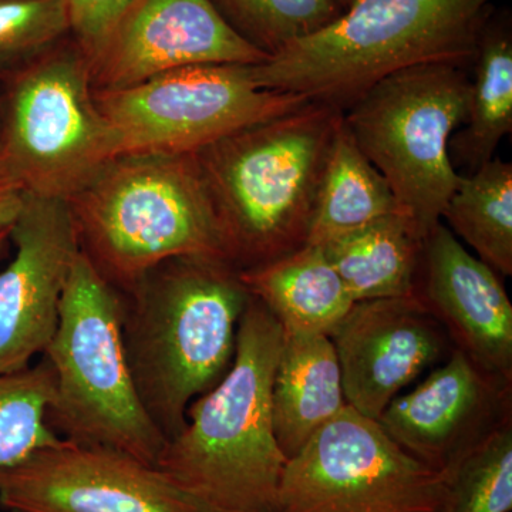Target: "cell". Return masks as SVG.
I'll return each mask as SVG.
<instances>
[{
  "label": "cell",
  "mask_w": 512,
  "mask_h": 512,
  "mask_svg": "<svg viewBox=\"0 0 512 512\" xmlns=\"http://www.w3.org/2000/svg\"><path fill=\"white\" fill-rule=\"evenodd\" d=\"M0 505L9 512H202L156 467L66 440L0 468Z\"/></svg>",
  "instance_id": "obj_11"
},
{
  "label": "cell",
  "mask_w": 512,
  "mask_h": 512,
  "mask_svg": "<svg viewBox=\"0 0 512 512\" xmlns=\"http://www.w3.org/2000/svg\"><path fill=\"white\" fill-rule=\"evenodd\" d=\"M10 184L5 177H3L2 171H0V185Z\"/></svg>",
  "instance_id": "obj_31"
},
{
  "label": "cell",
  "mask_w": 512,
  "mask_h": 512,
  "mask_svg": "<svg viewBox=\"0 0 512 512\" xmlns=\"http://www.w3.org/2000/svg\"><path fill=\"white\" fill-rule=\"evenodd\" d=\"M343 111L320 101L241 128L194 154L239 271L308 241L316 192Z\"/></svg>",
  "instance_id": "obj_4"
},
{
  "label": "cell",
  "mask_w": 512,
  "mask_h": 512,
  "mask_svg": "<svg viewBox=\"0 0 512 512\" xmlns=\"http://www.w3.org/2000/svg\"><path fill=\"white\" fill-rule=\"evenodd\" d=\"M377 421L410 456L447 478L512 423V376L488 372L453 349L423 382L393 399Z\"/></svg>",
  "instance_id": "obj_12"
},
{
  "label": "cell",
  "mask_w": 512,
  "mask_h": 512,
  "mask_svg": "<svg viewBox=\"0 0 512 512\" xmlns=\"http://www.w3.org/2000/svg\"><path fill=\"white\" fill-rule=\"evenodd\" d=\"M446 478L348 406L286 461L276 512H439Z\"/></svg>",
  "instance_id": "obj_10"
},
{
  "label": "cell",
  "mask_w": 512,
  "mask_h": 512,
  "mask_svg": "<svg viewBox=\"0 0 512 512\" xmlns=\"http://www.w3.org/2000/svg\"><path fill=\"white\" fill-rule=\"evenodd\" d=\"M463 131L451 137V161L471 171L493 160L512 131V32L507 16L485 22L474 56Z\"/></svg>",
  "instance_id": "obj_21"
},
{
  "label": "cell",
  "mask_w": 512,
  "mask_h": 512,
  "mask_svg": "<svg viewBox=\"0 0 512 512\" xmlns=\"http://www.w3.org/2000/svg\"><path fill=\"white\" fill-rule=\"evenodd\" d=\"M282 340L278 320L251 296L231 367L190 404L158 456L157 470L202 512H276L288 461L272 417Z\"/></svg>",
  "instance_id": "obj_2"
},
{
  "label": "cell",
  "mask_w": 512,
  "mask_h": 512,
  "mask_svg": "<svg viewBox=\"0 0 512 512\" xmlns=\"http://www.w3.org/2000/svg\"><path fill=\"white\" fill-rule=\"evenodd\" d=\"M80 248L119 293L175 258L232 264L194 154H126L69 201Z\"/></svg>",
  "instance_id": "obj_5"
},
{
  "label": "cell",
  "mask_w": 512,
  "mask_h": 512,
  "mask_svg": "<svg viewBox=\"0 0 512 512\" xmlns=\"http://www.w3.org/2000/svg\"><path fill=\"white\" fill-rule=\"evenodd\" d=\"M9 239L15 255L0 271V375L28 369L45 352L82 252L69 204L56 198L25 194Z\"/></svg>",
  "instance_id": "obj_13"
},
{
  "label": "cell",
  "mask_w": 512,
  "mask_h": 512,
  "mask_svg": "<svg viewBox=\"0 0 512 512\" xmlns=\"http://www.w3.org/2000/svg\"><path fill=\"white\" fill-rule=\"evenodd\" d=\"M25 194L15 185H0V229L12 227L22 210Z\"/></svg>",
  "instance_id": "obj_28"
},
{
  "label": "cell",
  "mask_w": 512,
  "mask_h": 512,
  "mask_svg": "<svg viewBox=\"0 0 512 512\" xmlns=\"http://www.w3.org/2000/svg\"><path fill=\"white\" fill-rule=\"evenodd\" d=\"M249 295L274 315L285 335H326L352 308L325 249L305 244L268 264L239 271Z\"/></svg>",
  "instance_id": "obj_18"
},
{
  "label": "cell",
  "mask_w": 512,
  "mask_h": 512,
  "mask_svg": "<svg viewBox=\"0 0 512 512\" xmlns=\"http://www.w3.org/2000/svg\"><path fill=\"white\" fill-rule=\"evenodd\" d=\"M512 511V423L474 450L446 478L439 512Z\"/></svg>",
  "instance_id": "obj_25"
},
{
  "label": "cell",
  "mask_w": 512,
  "mask_h": 512,
  "mask_svg": "<svg viewBox=\"0 0 512 512\" xmlns=\"http://www.w3.org/2000/svg\"><path fill=\"white\" fill-rule=\"evenodd\" d=\"M336 2L339 3L340 8L346 9V8H348V6L350 5V2H352V0H336Z\"/></svg>",
  "instance_id": "obj_30"
},
{
  "label": "cell",
  "mask_w": 512,
  "mask_h": 512,
  "mask_svg": "<svg viewBox=\"0 0 512 512\" xmlns=\"http://www.w3.org/2000/svg\"><path fill=\"white\" fill-rule=\"evenodd\" d=\"M254 64H195L120 89H94V100L126 154H195L241 128L308 104L302 94L264 89Z\"/></svg>",
  "instance_id": "obj_9"
},
{
  "label": "cell",
  "mask_w": 512,
  "mask_h": 512,
  "mask_svg": "<svg viewBox=\"0 0 512 512\" xmlns=\"http://www.w3.org/2000/svg\"><path fill=\"white\" fill-rule=\"evenodd\" d=\"M424 239L404 212L323 245L353 303L416 291Z\"/></svg>",
  "instance_id": "obj_19"
},
{
  "label": "cell",
  "mask_w": 512,
  "mask_h": 512,
  "mask_svg": "<svg viewBox=\"0 0 512 512\" xmlns=\"http://www.w3.org/2000/svg\"><path fill=\"white\" fill-rule=\"evenodd\" d=\"M10 79L0 133V171L23 194L69 201L119 156L94 100L92 69L63 40Z\"/></svg>",
  "instance_id": "obj_8"
},
{
  "label": "cell",
  "mask_w": 512,
  "mask_h": 512,
  "mask_svg": "<svg viewBox=\"0 0 512 512\" xmlns=\"http://www.w3.org/2000/svg\"><path fill=\"white\" fill-rule=\"evenodd\" d=\"M348 406L335 348L326 335H285L272 384V417L286 458Z\"/></svg>",
  "instance_id": "obj_17"
},
{
  "label": "cell",
  "mask_w": 512,
  "mask_h": 512,
  "mask_svg": "<svg viewBox=\"0 0 512 512\" xmlns=\"http://www.w3.org/2000/svg\"><path fill=\"white\" fill-rule=\"evenodd\" d=\"M136 0H66L74 45L92 66Z\"/></svg>",
  "instance_id": "obj_27"
},
{
  "label": "cell",
  "mask_w": 512,
  "mask_h": 512,
  "mask_svg": "<svg viewBox=\"0 0 512 512\" xmlns=\"http://www.w3.org/2000/svg\"><path fill=\"white\" fill-rule=\"evenodd\" d=\"M494 0H352L318 32L252 66L259 87L345 111L380 80L420 66L473 63Z\"/></svg>",
  "instance_id": "obj_3"
},
{
  "label": "cell",
  "mask_w": 512,
  "mask_h": 512,
  "mask_svg": "<svg viewBox=\"0 0 512 512\" xmlns=\"http://www.w3.org/2000/svg\"><path fill=\"white\" fill-rule=\"evenodd\" d=\"M414 295L454 349L488 372L512 376V303L503 282L443 222L424 239Z\"/></svg>",
  "instance_id": "obj_16"
},
{
  "label": "cell",
  "mask_w": 512,
  "mask_h": 512,
  "mask_svg": "<svg viewBox=\"0 0 512 512\" xmlns=\"http://www.w3.org/2000/svg\"><path fill=\"white\" fill-rule=\"evenodd\" d=\"M52 376L45 360L0 375V468L62 441L47 421Z\"/></svg>",
  "instance_id": "obj_24"
},
{
  "label": "cell",
  "mask_w": 512,
  "mask_h": 512,
  "mask_svg": "<svg viewBox=\"0 0 512 512\" xmlns=\"http://www.w3.org/2000/svg\"><path fill=\"white\" fill-rule=\"evenodd\" d=\"M468 92L464 66L420 64L380 80L343 111L357 147L423 239L441 222L463 177L450 141L466 120Z\"/></svg>",
  "instance_id": "obj_7"
},
{
  "label": "cell",
  "mask_w": 512,
  "mask_h": 512,
  "mask_svg": "<svg viewBox=\"0 0 512 512\" xmlns=\"http://www.w3.org/2000/svg\"><path fill=\"white\" fill-rule=\"evenodd\" d=\"M120 298L121 335L138 397L165 441L173 439L190 404L231 367L251 295L227 261L175 258Z\"/></svg>",
  "instance_id": "obj_1"
},
{
  "label": "cell",
  "mask_w": 512,
  "mask_h": 512,
  "mask_svg": "<svg viewBox=\"0 0 512 512\" xmlns=\"http://www.w3.org/2000/svg\"><path fill=\"white\" fill-rule=\"evenodd\" d=\"M268 59L229 28L211 0H136L90 69L94 89L106 90L195 64Z\"/></svg>",
  "instance_id": "obj_15"
},
{
  "label": "cell",
  "mask_w": 512,
  "mask_h": 512,
  "mask_svg": "<svg viewBox=\"0 0 512 512\" xmlns=\"http://www.w3.org/2000/svg\"><path fill=\"white\" fill-rule=\"evenodd\" d=\"M394 212L403 211L392 188L357 147L342 116L320 177L306 244L323 247Z\"/></svg>",
  "instance_id": "obj_20"
},
{
  "label": "cell",
  "mask_w": 512,
  "mask_h": 512,
  "mask_svg": "<svg viewBox=\"0 0 512 512\" xmlns=\"http://www.w3.org/2000/svg\"><path fill=\"white\" fill-rule=\"evenodd\" d=\"M221 18L269 57L318 32L342 13L336 0H211Z\"/></svg>",
  "instance_id": "obj_23"
},
{
  "label": "cell",
  "mask_w": 512,
  "mask_h": 512,
  "mask_svg": "<svg viewBox=\"0 0 512 512\" xmlns=\"http://www.w3.org/2000/svg\"><path fill=\"white\" fill-rule=\"evenodd\" d=\"M328 336L338 356L346 403L373 420L454 349L439 320L416 295L353 303Z\"/></svg>",
  "instance_id": "obj_14"
},
{
  "label": "cell",
  "mask_w": 512,
  "mask_h": 512,
  "mask_svg": "<svg viewBox=\"0 0 512 512\" xmlns=\"http://www.w3.org/2000/svg\"><path fill=\"white\" fill-rule=\"evenodd\" d=\"M69 33L66 0H0V69L30 62Z\"/></svg>",
  "instance_id": "obj_26"
},
{
  "label": "cell",
  "mask_w": 512,
  "mask_h": 512,
  "mask_svg": "<svg viewBox=\"0 0 512 512\" xmlns=\"http://www.w3.org/2000/svg\"><path fill=\"white\" fill-rule=\"evenodd\" d=\"M42 359L52 376L47 421L62 440L110 448L156 467L165 439L138 397L121 335V298L83 251Z\"/></svg>",
  "instance_id": "obj_6"
},
{
  "label": "cell",
  "mask_w": 512,
  "mask_h": 512,
  "mask_svg": "<svg viewBox=\"0 0 512 512\" xmlns=\"http://www.w3.org/2000/svg\"><path fill=\"white\" fill-rule=\"evenodd\" d=\"M441 218L495 274L512 275V164L493 158L463 175Z\"/></svg>",
  "instance_id": "obj_22"
},
{
  "label": "cell",
  "mask_w": 512,
  "mask_h": 512,
  "mask_svg": "<svg viewBox=\"0 0 512 512\" xmlns=\"http://www.w3.org/2000/svg\"><path fill=\"white\" fill-rule=\"evenodd\" d=\"M10 228L0 229V256H2L3 249L9 241Z\"/></svg>",
  "instance_id": "obj_29"
}]
</instances>
